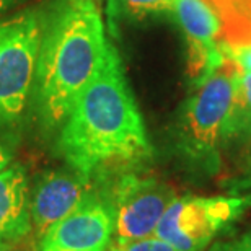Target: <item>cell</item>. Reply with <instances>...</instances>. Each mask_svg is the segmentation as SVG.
<instances>
[{"label": "cell", "instance_id": "6da1fadb", "mask_svg": "<svg viewBox=\"0 0 251 251\" xmlns=\"http://www.w3.org/2000/svg\"><path fill=\"white\" fill-rule=\"evenodd\" d=\"M57 150L70 168L93 181L152 157L142 114L113 44L59 129Z\"/></svg>", "mask_w": 251, "mask_h": 251}, {"label": "cell", "instance_id": "7a4b0ae2", "mask_svg": "<svg viewBox=\"0 0 251 251\" xmlns=\"http://www.w3.org/2000/svg\"><path fill=\"white\" fill-rule=\"evenodd\" d=\"M109 44L95 0H51L43 10L31 101L48 130L61 129Z\"/></svg>", "mask_w": 251, "mask_h": 251}, {"label": "cell", "instance_id": "3957f363", "mask_svg": "<svg viewBox=\"0 0 251 251\" xmlns=\"http://www.w3.org/2000/svg\"><path fill=\"white\" fill-rule=\"evenodd\" d=\"M243 69L227 56L183 103L173 126L175 147L191 170L214 175L228 127Z\"/></svg>", "mask_w": 251, "mask_h": 251}, {"label": "cell", "instance_id": "277c9868", "mask_svg": "<svg viewBox=\"0 0 251 251\" xmlns=\"http://www.w3.org/2000/svg\"><path fill=\"white\" fill-rule=\"evenodd\" d=\"M43 10L22 8L0 20V135H12L31 98Z\"/></svg>", "mask_w": 251, "mask_h": 251}, {"label": "cell", "instance_id": "5b68a950", "mask_svg": "<svg viewBox=\"0 0 251 251\" xmlns=\"http://www.w3.org/2000/svg\"><path fill=\"white\" fill-rule=\"evenodd\" d=\"M248 207H251L250 194L214 198L183 196L167 209L153 235L178 251H201Z\"/></svg>", "mask_w": 251, "mask_h": 251}, {"label": "cell", "instance_id": "8992f818", "mask_svg": "<svg viewBox=\"0 0 251 251\" xmlns=\"http://www.w3.org/2000/svg\"><path fill=\"white\" fill-rule=\"evenodd\" d=\"M104 198L114 214L111 247H123L153 235L163 214L176 199V193L153 176L121 172Z\"/></svg>", "mask_w": 251, "mask_h": 251}, {"label": "cell", "instance_id": "52a82bcc", "mask_svg": "<svg viewBox=\"0 0 251 251\" xmlns=\"http://www.w3.org/2000/svg\"><path fill=\"white\" fill-rule=\"evenodd\" d=\"M172 18L188 43V75L194 87L228 56L222 18L205 0H176Z\"/></svg>", "mask_w": 251, "mask_h": 251}, {"label": "cell", "instance_id": "ba28073f", "mask_svg": "<svg viewBox=\"0 0 251 251\" xmlns=\"http://www.w3.org/2000/svg\"><path fill=\"white\" fill-rule=\"evenodd\" d=\"M113 233V207L95 191L77 210L43 235L38 251H106Z\"/></svg>", "mask_w": 251, "mask_h": 251}, {"label": "cell", "instance_id": "9c48e42d", "mask_svg": "<svg viewBox=\"0 0 251 251\" xmlns=\"http://www.w3.org/2000/svg\"><path fill=\"white\" fill-rule=\"evenodd\" d=\"M93 193V179L72 168L46 173L29 199L31 235L39 242L49 228L77 210Z\"/></svg>", "mask_w": 251, "mask_h": 251}, {"label": "cell", "instance_id": "30bf717a", "mask_svg": "<svg viewBox=\"0 0 251 251\" xmlns=\"http://www.w3.org/2000/svg\"><path fill=\"white\" fill-rule=\"evenodd\" d=\"M31 235L26 173L22 165L0 172V237L17 242Z\"/></svg>", "mask_w": 251, "mask_h": 251}, {"label": "cell", "instance_id": "8fae6325", "mask_svg": "<svg viewBox=\"0 0 251 251\" xmlns=\"http://www.w3.org/2000/svg\"><path fill=\"white\" fill-rule=\"evenodd\" d=\"M176 0H108V28L114 36L123 23L142 22L147 18L172 17Z\"/></svg>", "mask_w": 251, "mask_h": 251}, {"label": "cell", "instance_id": "7c38bea8", "mask_svg": "<svg viewBox=\"0 0 251 251\" xmlns=\"http://www.w3.org/2000/svg\"><path fill=\"white\" fill-rule=\"evenodd\" d=\"M248 139L251 137V72L242 74L228 127V139Z\"/></svg>", "mask_w": 251, "mask_h": 251}, {"label": "cell", "instance_id": "4fadbf2b", "mask_svg": "<svg viewBox=\"0 0 251 251\" xmlns=\"http://www.w3.org/2000/svg\"><path fill=\"white\" fill-rule=\"evenodd\" d=\"M111 251H178L173 245L167 243L162 238H144V240H137V242L123 245V247H111Z\"/></svg>", "mask_w": 251, "mask_h": 251}, {"label": "cell", "instance_id": "5bb4252c", "mask_svg": "<svg viewBox=\"0 0 251 251\" xmlns=\"http://www.w3.org/2000/svg\"><path fill=\"white\" fill-rule=\"evenodd\" d=\"M227 52L245 72H251V36L227 44Z\"/></svg>", "mask_w": 251, "mask_h": 251}, {"label": "cell", "instance_id": "9a60e30c", "mask_svg": "<svg viewBox=\"0 0 251 251\" xmlns=\"http://www.w3.org/2000/svg\"><path fill=\"white\" fill-rule=\"evenodd\" d=\"M209 251H251V232L245 233L238 238L215 243Z\"/></svg>", "mask_w": 251, "mask_h": 251}, {"label": "cell", "instance_id": "2e32d148", "mask_svg": "<svg viewBox=\"0 0 251 251\" xmlns=\"http://www.w3.org/2000/svg\"><path fill=\"white\" fill-rule=\"evenodd\" d=\"M0 251H38V240L33 235H28L17 242H7Z\"/></svg>", "mask_w": 251, "mask_h": 251}, {"label": "cell", "instance_id": "e0dca14e", "mask_svg": "<svg viewBox=\"0 0 251 251\" xmlns=\"http://www.w3.org/2000/svg\"><path fill=\"white\" fill-rule=\"evenodd\" d=\"M25 2H26V0H0V17H2L3 13L10 12V10L23 5Z\"/></svg>", "mask_w": 251, "mask_h": 251}, {"label": "cell", "instance_id": "ac0fdd59", "mask_svg": "<svg viewBox=\"0 0 251 251\" xmlns=\"http://www.w3.org/2000/svg\"><path fill=\"white\" fill-rule=\"evenodd\" d=\"M10 162H12V158H10V153L2 147V145H0V172L5 170L7 167H10Z\"/></svg>", "mask_w": 251, "mask_h": 251}, {"label": "cell", "instance_id": "d6986e66", "mask_svg": "<svg viewBox=\"0 0 251 251\" xmlns=\"http://www.w3.org/2000/svg\"><path fill=\"white\" fill-rule=\"evenodd\" d=\"M235 189H238V191H248V194L251 196V175H250L247 179H243V181L240 183L238 186H235Z\"/></svg>", "mask_w": 251, "mask_h": 251}, {"label": "cell", "instance_id": "ffe728a7", "mask_svg": "<svg viewBox=\"0 0 251 251\" xmlns=\"http://www.w3.org/2000/svg\"><path fill=\"white\" fill-rule=\"evenodd\" d=\"M5 245H7V242H5V240H3L2 237H0V250H2V248L5 247Z\"/></svg>", "mask_w": 251, "mask_h": 251}, {"label": "cell", "instance_id": "44dd1931", "mask_svg": "<svg viewBox=\"0 0 251 251\" xmlns=\"http://www.w3.org/2000/svg\"><path fill=\"white\" fill-rule=\"evenodd\" d=\"M106 251H111V250H106Z\"/></svg>", "mask_w": 251, "mask_h": 251}]
</instances>
